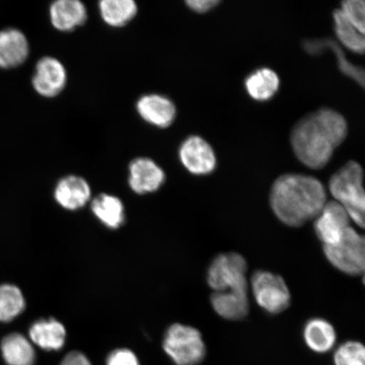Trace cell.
Here are the masks:
<instances>
[{
    "label": "cell",
    "mask_w": 365,
    "mask_h": 365,
    "mask_svg": "<svg viewBox=\"0 0 365 365\" xmlns=\"http://www.w3.org/2000/svg\"><path fill=\"white\" fill-rule=\"evenodd\" d=\"M346 135L345 118L333 109L322 108L297 123L292 131L291 144L301 163L319 170L329 163Z\"/></svg>",
    "instance_id": "1"
},
{
    "label": "cell",
    "mask_w": 365,
    "mask_h": 365,
    "mask_svg": "<svg viewBox=\"0 0 365 365\" xmlns=\"http://www.w3.org/2000/svg\"><path fill=\"white\" fill-rule=\"evenodd\" d=\"M270 203L282 222L300 227L319 215L327 203V192L316 178L287 173L274 182Z\"/></svg>",
    "instance_id": "2"
},
{
    "label": "cell",
    "mask_w": 365,
    "mask_h": 365,
    "mask_svg": "<svg viewBox=\"0 0 365 365\" xmlns=\"http://www.w3.org/2000/svg\"><path fill=\"white\" fill-rule=\"evenodd\" d=\"M363 168L357 162L350 161L334 173L329 181V190L335 202L348 212L350 219L364 227L365 195Z\"/></svg>",
    "instance_id": "3"
},
{
    "label": "cell",
    "mask_w": 365,
    "mask_h": 365,
    "mask_svg": "<svg viewBox=\"0 0 365 365\" xmlns=\"http://www.w3.org/2000/svg\"><path fill=\"white\" fill-rule=\"evenodd\" d=\"M163 346L176 365H198L207 355L202 333L193 327L180 323L168 327Z\"/></svg>",
    "instance_id": "4"
},
{
    "label": "cell",
    "mask_w": 365,
    "mask_h": 365,
    "mask_svg": "<svg viewBox=\"0 0 365 365\" xmlns=\"http://www.w3.org/2000/svg\"><path fill=\"white\" fill-rule=\"evenodd\" d=\"M247 262L238 253L217 255L210 264L207 284L214 292L248 291Z\"/></svg>",
    "instance_id": "5"
},
{
    "label": "cell",
    "mask_w": 365,
    "mask_h": 365,
    "mask_svg": "<svg viewBox=\"0 0 365 365\" xmlns=\"http://www.w3.org/2000/svg\"><path fill=\"white\" fill-rule=\"evenodd\" d=\"M326 257L337 270L350 276H358L364 272V239L349 227L339 243L324 245Z\"/></svg>",
    "instance_id": "6"
},
{
    "label": "cell",
    "mask_w": 365,
    "mask_h": 365,
    "mask_svg": "<svg viewBox=\"0 0 365 365\" xmlns=\"http://www.w3.org/2000/svg\"><path fill=\"white\" fill-rule=\"evenodd\" d=\"M254 298L259 307L272 314L289 307L291 294L284 278L267 271L254 273L251 279Z\"/></svg>",
    "instance_id": "7"
},
{
    "label": "cell",
    "mask_w": 365,
    "mask_h": 365,
    "mask_svg": "<svg viewBox=\"0 0 365 365\" xmlns=\"http://www.w3.org/2000/svg\"><path fill=\"white\" fill-rule=\"evenodd\" d=\"M67 81L66 68L58 58L45 56L36 63L31 83L36 93L42 97H57L66 88Z\"/></svg>",
    "instance_id": "8"
},
{
    "label": "cell",
    "mask_w": 365,
    "mask_h": 365,
    "mask_svg": "<svg viewBox=\"0 0 365 365\" xmlns=\"http://www.w3.org/2000/svg\"><path fill=\"white\" fill-rule=\"evenodd\" d=\"M179 158L182 166L195 175H207L215 170L217 158L211 145L198 135L182 141Z\"/></svg>",
    "instance_id": "9"
},
{
    "label": "cell",
    "mask_w": 365,
    "mask_h": 365,
    "mask_svg": "<svg viewBox=\"0 0 365 365\" xmlns=\"http://www.w3.org/2000/svg\"><path fill=\"white\" fill-rule=\"evenodd\" d=\"M350 217L341 205L327 202L314 221V231L324 245L339 243L349 226Z\"/></svg>",
    "instance_id": "10"
},
{
    "label": "cell",
    "mask_w": 365,
    "mask_h": 365,
    "mask_svg": "<svg viewBox=\"0 0 365 365\" xmlns=\"http://www.w3.org/2000/svg\"><path fill=\"white\" fill-rule=\"evenodd\" d=\"M165 180V173L153 159L136 158L130 163L129 185L136 194L155 192L161 188Z\"/></svg>",
    "instance_id": "11"
},
{
    "label": "cell",
    "mask_w": 365,
    "mask_h": 365,
    "mask_svg": "<svg viewBox=\"0 0 365 365\" xmlns=\"http://www.w3.org/2000/svg\"><path fill=\"white\" fill-rule=\"evenodd\" d=\"M135 108L145 122L160 129L171 126L177 115V108L172 100L156 93L141 96L137 100Z\"/></svg>",
    "instance_id": "12"
},
{
    "label": "cell",
    "mask_w": 365,
    "mask_h": 365,
    "mask_svg": "<svg viewBox=\"0 0 365 365\" xmlns=\"http://www.w3.org/2000/svg\"><path fill=\"white\" fill-rule=\"evenodd\" d=\"M52 26L61 33H71L88 21V9L80 0H57L49 6Z\"/></svg>",
    "instance_id": "13"
},
{
    "label": "cell",
    "mask_w": 365,
    "mask_h": 365,
    "mask_svg": "<svg viewBox=\"0 0 365 365\" xmlns=\"http://www.w3.org/2000/svg\"><path fill=\"white\" fill-rule=\"evenodd\" d=\"M91 190L88 182L77 175H68L57 182L54 199L63 208L76 211L88 203Z\"/></svg>",
    "instance_id": "14"
},
{
    "label": "cell",
    "mask_w": 365,
    "mask_h": 365,
    "mask_svg": "<svg viewBox=\"0 0 365 365\" xmlns=\"http://www.w3.org/2000/svg\"><path fill=\"white\" fill-rule=\"evenodd\" d=\"M29 53V40L22 31L16 29L0 31V68L19 67Z\"/></svg>",
    "instance_id": "15"
},
{
    "label": "cell",
    "mask_w": 365,
    "mask_h": 365,
    "mask_svg": "<svg viewBox=\"0 0 365 365\" xmlns=\"http://www.w3.org/2000/svg\"><path fill=\"white\" fill-rule=\"evenodd\" d=\"M66 329L56 319H40L31 326V342L45 351H58L65 346Z\"/></svg>",
    "instance_id": "16"
},
{
    "label": "cell",
    "mask_w": 365,
    "mask_h": 365,
    "mask_svg": "<svg viewBox=\"0 0 365 365\" xmlns=\"http://www.w3.org/2000/svg\"><path fill=\"white\" fill-rule=\"evenodd\" d=\"M211 303L219 317L230 321H239L249 313L248 291L214 292Z\"/></svg>",
    "instance_id": "17"
},
{
    "label": "cell",
    "mask_w": 365,
    "mask_h": 365,
    "mask_svg": "<svg viewBox=\"0 0 365 365\" xmlns=\"http://www.w3.org/2000/svg\"><path fill=\"white\" fill-rule=\"evenodd\" d=\"M304 340L308 348L317 354H327L334 348L336 333L330 322L321 318L309 319L304 328Z\"/></svg>",
    "instance_id": "18"
},
{
    "label": "cell",
    "mask_w": 365,
    "mask_h": 365,
    "mask_svg": "<svg viewBox=\"0 0 365 365\" xmlns=\"http://www.w3.org/2000/svg\"><path fill=\"white\" fill-rule=\"evenodd\" d=\"M98 10L108 26L120 29L135 19L138 6L134 0H102L98 3Z\"/></svg>",
    "instance_id": "19"
},
{
    "label": "cell",
    "mask_w": 365,
    "mask_h": 365,
    "mask_svg": "<svg viewBox=\"0 0 365 365\" xmlns=\"http://www.w3.org/2000/svg\"><path fill=\"white\" fill-rule=\"evenodd\" d=\"M4 361L8 365H34L36 353L31 342L20 333H11L1 342Z\"/></svg>",
    "instance_id": "20"
},
{
    "label": "cell",
    "mask_w": 365,
    "mask_h": 365,
    "mask_svg": "<svg viewBox=\"0 0 365 365\" xmlns=\"http://www.w3.org/2000/svg\"><path fill=\"white\" fill-rule=\"evenodd\" d=\"M280 80L277 73L269 68H259L245 80L247 93L257 101H267L277 93Z\"/></svg>",
    "instance_id": "21"
},
{
    "label": "cell",
    "mask_w": 365,
    "mask_h": 365,
    "mask_svg": "<svg viewBox=\"0 0 365 365\" xmlns=\"http://www.w3.org/2000/svg\"><path fill=\"white\" fill-rule=\"evenodd\" d=\"M91 207L94 215L112 230L120 227L125 222L124 204L117 196L100 194L93 200Z\"/></svg>",
    "instance_id": "22"
},
{
    "label": "cell",
    "mask_w": 365,
    "mask_h": 365,
    "mask_svg": "<svg viewBox=\"0 0 365 365\" xmlns=\"http://www.w3.org/2000/svg\"><path fill=\"white\" fill-rule=\"evenodd\" d=\"M335 31L340 43L345 48L356 53L363 54L364 52V34L344 16L340 9L333 12Z\"/></svg>",
    "instance_id": "23"
},
{
    "label": "cell",
    "mask_w": 365,
    "mask_h": 365,
    "mask_svg": "<svg viewBox=\"0 0 365 365\" xmlns=\"http://www.w3.org/2000/svg\"><path fill=\"white\" fill-rule=\"evenodd\" d=\"M26 301L19 287L0 285V322H9L24 312Z\"/></svg>",
    "instance_id": "24"
},
{
    "label": "cell",
    "mask_w": 365,
    "mask_h": 365,
    "mask_svg": "<svg viewBox=\"0 0 365 365\" xmlns=\"http://www.w3.org/2000/svg\"><path fill=\"white\" fill-rule=\"evenodd\" d=\"M333 361L335 365H365L364 346L357 341H346L335 351Z\"/></svg>",
    "instance_id": "25"
},
{
    "label": "cell",
    "mask_w": 365,
    "mask_h": 365,
    "mask_svg": "<svg viewBox=\"0 0 365 365\" xmlns=\"http://www.w3.org/2000/svg\"><path fill=\"white\" fill-rule=\"evenodd\" d=\"M364 9L363 0H346L341 3L340 11L359 31L364 34Z\"/></svg>",
    "instance_id": "26"
},
{
    "label": "cell",
    "mask_w": 365,
    "mask_h": 365,
    "mask_svg": "<svg viewBox=\"0 0 365 365\" xmlns=\"http://www.w3.org/2000/svg\"><path fill=\"white\" fill-rule=\"evenodd\" d=\"M107 365H140L136 355L131 350L118 349L108 354Z\"/></svg>",
    "instance_id": "27"
},
{
    "label": "cell",
    "mask_w": 365,
    "mask_h": 365,
    "mask_svg": "<svg viewBox=\"0 0 365 365\" xmlns=\"http://www.w3.org/2000/svg\"><path fill=\"white\" fill-rule=\"evenodd\" d=\"M220 3L219 0H188L185 2L191 11L200 14L212 10Z\"/></svg>",
    "instance_id": "28"
},
{
    "label": "cell",
    "mask_w": 365,
    "mask_h": 365,
    "mask_svg": "<svg viewBox=\"0 0 365 365\" xmlns=\"http://www.w3.org/2000/svg\"><path fill=\"white\" fill-rule=\"evenodd\" d=\"M61 365H93L84 354L78 351H72L63 358Z\"/></svg>",
    "instance_id": "29"
}]
</instances>
